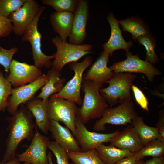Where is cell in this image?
Listing matches in <instances>:
<instances>
[{
  "label": "cell",
  "instance_id": "7",
  "mask_svg": "<svg viewBox=\"0 0 164 164\" xmlns=\"http://www.w3.org/2000/svg\"><path fill=\"white\" fill-rule=\"evenodd\" d=\"M46 9L43 6H40L36 16L27 27L22 38V40L28 42L31 45L32 55L34 65L39 69L43 67L49 68L51 67V60L55 58L54 54L50 56L44 54L41 50V39L42 35L39 31L38 24L39 18Z\"/></svg>",
  "mask_w": 164,
  "mask_h": 164
},
{
  "label": "cell",
  "instance_id": "12",
  "mask_svg": "<svg viewBox=\"0 0 164 164\" xmlns=\"http://www.w3.org/2000/svg\"><path fill=\"white\" fill-rule=\"evenodd\" d=\"M49 138L41 135L36 127L31 143L25 152L17 154L20 162L30 164H49L47 149Z\"/></svg>",
  "mask_w": 164,
  "mask_h": 164
},
{
  "label": "cell",
  "instance_id": "16",
  "mask_svg": "<svg viewBox=\"0 0 164 164\" xmlns=\"http://www.w3.org/2000/svg\"><path fill=\"white\" fill-rule=\"evenodd\" d=\"M109 56L108 52L102 51L83 76V79L99 84L106 83L114 73L107 66Z\"/></svg>",
  "mask_w": 164,
  "mask_h": 164
},
{
  "label": "cell",
  "instance_id": "18",
  "mask_svg": "<svg viewBox=\"0 0 164 164\" xmlns=\"http://www.w3.org/2000/svg\"><path fill=\"white\" fill-rule=\"evenodd\" d=\"M49 131L55 141L67 152L82 151L76 138L67 127L57 121L50 120Z\"/></svg>",
  "mask_w": 164,
  "mask_h": 164
},
{
  "label": "cell",
  "instance_id": "4",
  "mask_svg": "<svg viewBox=\"0 0 164 164\" xmlns=\"http://www.w3.org/2000/svg\"><path fill=\"white\" fill-rule=\"evenodd\" d=\"M52 43L56 51L51 67L61 72L67 63L77 62L85 55L92 53L93 46L89 44H73L63 41L59 36L53 38Z\"/></svg>",
  "mask_w": 164,
  "mask_h": 164
},
{
  "label": "cell",
  "instance_id": "42",
  "mask_svg": "<svg viewBox=\"0 0 164 164\" xmlns=\"http://www.w3.org/2000/svg\"><path fill=\"white\" fill-rule=\"evenodd\" d=\"M24 164H30L28 162H24Z\"/></svg>",
  "mask_w": 164,
  "mask_h": 164
},
{
  "label": "cell",
  "instance_id": "38",
  "mask_svg": "<svg viewBox=\"0 0 164 164\" xmlns=\"http://www.w3.org/2000/svg\"><path fill=\"white\" fill-rule=\"evenodd\" d=\"M145 164H164V158L163 156L158 157H152L147 160Z\"/></svg>",
  "mask_w": 164,
  "mask_h": 164
},
{
  "label": "cell",
  "instance_id": "24",
  "mask_svg": "<svg viewBox=\"0 0 164 164\" xmlns=\"http://www.w3.org/2000/svg\"><path fill=\"white\" fill-rule=\"evenodd\" d=\"M119 23L123 30L129 32L135 41L140 36L151 32L146 23L137 16L121 20Z\"/></svg>",
  "mask_w": 164,
  "mask_h": 164
},
{
  "label": "cell",
  "instance_id": "11",
  "mask_svg": "<svg viewBox=\"0 0 164 164\" xmlns=\"http://www.w3.org/2000/svg\"><path fill=\"white\" fill-rule=\"evenodd\" d=\"M48 75H42L36 80L17 88H12V94L8 99L7 109L11 115L15 113L19 106L26 103L33 99L36 92L45 84L47 80Z\"/></svg>",
  "mask_w": 164,
  "mask_h": 164
},
{
  "label": "cell",
  "instance_id": "2",
  "mask_svg": "<svg viewBox=\"0 0 164 164\" xmlns=\"http://www.w3.org/2000/svg\"><path fill=\"white\" fill-rule=\"evenodd\" d=\"M102 87V85L83 79L81 89L84 96L77 115L84 124L91 119L101 118L108 108V104L100 92Z\"/></svg>",
  "mask_w": 164,
  "mask_h": 164
},
{
  "label": "cell",
  "instance_id": "19",
  "mask_svg": "<svg viewBox=\"0 0 164 164\" xmlns=\"http://www.w3.org/2000/svg\"><path fill=\"white\" fill-rule=\"evenodd\" d=\"M110 142V145L132 153L137 152L144 146L134 128L130 125L120 131Z\"/></svg>",
  "mask_w": 164,
  "mask_h": 164
},
{
  "label": "cell",
  "instance_id": "3",
  "mask_svg": "<svg viewBox=\"0 0 164 164\" xmlns=\"http://www.w3.org/2000/svg\"><path fill=\"white\" fill-rule=\"evenodd\" d=\"M136 75L131 73H114L106 83L108 86L101 88L100 92L108 104L113 105L126 100H132L130 93L132 83Z\"/></svg>",
  "mask_w": 164,
  "mask_h": 164
},
{
  "label": "cell",
  "instance_id": "6",
  "mask_svg": "<svg viewBox=\"0 0 164 164\" xmlns=\"http://www.w3.org/2000/svg\"><path fill=\"white\" fill-rule=\"evenodd\" d=\"M133 102L126 100L114 108H106L99 119L95 123L94 130L103 131L108 124L114 125H132V120L137 116Z\"/></svg>",
  "mask_w": 164,
  "mask_h": 164
},
{
  "label": "cell",
  "instance_id": "25",
  "mask_svg": "<svg viewBox=\"0 0 164 164\" xmlns=\"http://www.w3.org/2000/svg\"><path fill=\"white\" fill-rule=\"evenodd\" d=\"M132 125L144 146L150 142L159 139V135L156 127L146 125L142 117L137 116L132 120Z\"/></svg>",
  "mask_w": 164,
  "mask_h": 164
},
{
  "label": "cell",
  "instance_id": "40",
  "mask_svg": "<svg viewBox=\"0 0 164 164\" xmlns=\"http://www.w3.org/2000/svg\"><path fill=\"white\" fill-rule=\"evenodd\" d=\"M47 156L49 164H53L52 158V154L50 152H49L47 153Z\"/></svg>",
  "mask_w": 164,
  "mask_h": 164
},
{
  "label": "cell",
  "instance_id": "1",
  "mask_svg": "<svg viewBox=\"0 0 164 164\" xmlns=\"http://www.w3.org/2000/svg\"><path fill=\"white\" fill-rule=\"evenodd\" d=\"M32 118V114L23 104L11 117L7 118L9 133L5 140V151L0 164L16 157L15 152L22 141H31L36 127Z\"/></svg>",
  "mask_w": 164,
  "mask_h": 164
},
{
  "label": "cell",
  "instance_id": "27",
  "mask_svg": "<svg viewBox=\"0 0 164 164\" xmlns=\"http://www.w3.org/2000/svg\"><path fill=\"white\" fill-rule=\"evenodd\" d=\"M134 154L139 160L147 156L158 157L163 156L164 154V142L158 139L153 140Z\"/></svg>",
  "mask_w": 164,
  "mask_h": 164
},
{
  "label": "cell",
  "instance_id": "43",
  "mask_svg": "<svg viewBox=\"0 0 164 164\" xmlns=\"http://www.w3.org/2000/svg\"><path fill=\"white\" fill-rule=\"evenodd\" d=\"M73 164V163H71V164Z\"/></svg>",
  "mask_w": 164,
  "mask_h": 164
},
{
  "label": "cell",
  "instance_id": "31",
  "mask_svg": "<svg viewBox=\"0 0 164 164\" xmlns=\"http://www.w3.org/2000/svg\"><path fill=\"white\" fill-rule=\"evenodd\" d=\"M27 0H0V15L8 18L26 2Z\"/></svg>",
  "mask_w": 164,
  "mask_h": 164
},
{
  "label": "cell",
  "instance_id": "37",
  "mask_svg": "<svg viewBox=\"0 0 164 164\" xmlns=\"http://www.w3.org/2000/svg\"><path fill=\"white\" fill-rule=\"evenodd\" d=\"M139 160L134 153L132 155L124 158L114 164H136Z\"/></svg>",
  "mask_w": 164,
  "mask_h": 164
},
{
  "label": "cell",
  "instance_id": "10",
  "mask_svg": "<svg viewBox=\"0 0 164 164\" xmlns=\"http://www.w3.org/2000/svg\"><path fill=\"white\" fill-rule=\"evenodd\" d=\"M75 137L82 152L95 149L104 143L110 142L120 132L116 131L108 133L91 132L87 128L77 115L75 120Z\"/></svg>",
  "mask_w": 164,
  "mask_h": 164
},
{
  "label": "cell",
  "instance_id": "5",
  "mask_svg": "<svg viewBox=\"0 0 164 164\" xmlns=\"http://www.w3.org/2000/svg\"><path fill=\"white\" fill-rule=\"evenodd\" d=\"M92 60L91 57L87 56L81 62L70 63L69 67L74 73L73 77L65 85L60 92L50 97L68 100L81 105L82 100L80 91L83 81V74L84 71L91 64Z\"/></svg>",
  "mask_w": 164,
  "mask_h": 164
},
{
  "label": "cell",
  "instance_id": "14",
  "mask_svg": "<svg viewBox=\"0 0 164 164\" xmlns=\"http://www.w3.org/2000/svg\"><path fill=\"white\" fill-rule=\"evenodd\" d=\"M40 6L36 1L27 0L24 5L9 16L16 35L22 36L27 27L34 19Z\"/></svg>",
  "mask_w": 164,
  "mask_h": 164
},
{
  "label": "cell",
  "instance_id": "13",
  "mask_svg": "<svg viewBox=\"0 0 164 164\" xmlns=\"http://www.w3.org/2000/svg\"><path fill=\"white\" fill-rule=\"evenodd\" d=\"M9 71V73L6 78L14 88L31 83L42 75L40 69L34 65L21 62L15 59L12 61Z\"/></svg>",
  "mask_w": 164,
  "mask_h": 164
},
{
  "label": "cell",
  "instance_id": "36",
  "mask_svg": "<svg viewBox=\"0 0 164 164\" xmlns=\"http://www.w3.org/2000/svg\"><path fill=\"white\" fill-rule=\"evenodd\" d=\"M162 110L159 113V118L157 123V127L159 135L158 139L164 142V112Z\"/></svg>",
  "mask_w": 164,
  "mask_h": 164
},
{
  "label": "cell",
  "instance_id": "32",
  "mask_svg": "<svg viewBox=\"0 0 164 164\" xmlns=\"http://www.w3.org/2000/svg\"><path fill=\"white\" fill-rule=\"evenodd\" d=\"M48 148L55 156L57 164H70L67 152L55 141H49Z\"/></svg>",
  "mask_w": 164,
  "mask_h": 164
},
{
  "label": "cell",
  "instance_id": "21",
  "mask_svg": "<svg viewBox=\"0 0 164 164\" xmlns=\"http://www.w3.org/2000/svg\"><path fill=\"white\" fill-rule=\"evenodd\" d=\"M74 13L69 12H57L50 16V24L54 31L63 41L67 42L70 34Z\"/></svg>",
  "mask_w": 164,
  "mask_h": 164
},
{
  "label": "cell",
  "instance_id": "30",
  "mask_svg": "<svg viewBox=\"0 0 164 164\" xmlns=\"http://www.w3.org/2000/svg\"><path fill=\"white\" fill-rule=\"evenodd\" d=\"M12 86L0 70V113L7 108L8 98L12 94Z\"/></svg>",
  "mask_w": 164,
  "mask_h": 164
},
{
  "label": "cell",
  "instance_id": "17",
  "mask_svg": "<svg viewBox=\"0 0 164 164\" xmlns=\"http://www.w3.org/2000/svg\"><path fill=\"white\" fill-rule=\"evenodd\" d=\"M107 20L110 26L111 33L108 40L102 45L104 50L108 52L110 56L118 50L123 49L126 52L129 51L133 43L131 41L127 42L124 39L119 27V21L111 12L107 16Z\"/></svg>",
  "mask_w": 164,
  "mask_h": 164
},
{
  "label": "cell",
  "instance_id": "35",
  "mask_svg": "<svg viewBox=\"0 0 164 164\" xmlns=\"http://www.w3.org/2000/svg\"><path fill=\"white\" fill-rule=\"evenodd\" d=\"M13 31V25L9 19L0 15V38L9 36Z\"/></svg>",
  "mask_w": 164,
  "mask_h": 164
},
{
  "label": "cell",
  "instance_id": "33",
  "mask_svg": "<svg viewBox=\"0 0 164 164\" xmlns=\"http://www.w3.org/2000/svg\"><path fill=\"white\" fill-rule=\"evenodd\" d=\"M18 50V49L15 47L6 49L0 46V64L3 67L5 71L7 73L9 71V67L13 57Z\"/></svg>",
  "mask_w": 164,
  "mask_h": 164
},
{
  "label": "cell",
  "instance_id": "23",
  "mask_svg": "<svg viewBox=\"0 0 164 164\" xmlns=\"http://www.w3.org/2000/svg\"><path fill=\"white\" fill-rule=\"evenodd\" d=\"M95 149L99 157L106 164H114L120 159L133 154L129 151L104 144Z\"/></svg>",
  "mask_w": 164,
  "mask_h": 164
},
{
  "label": "cell",
  "instance_id": "20",
  "mask_svg": "<svg viewBox=\"0 0 164 164\" xmlns=\"http://www.w3.org/2000/svg\"><path fill=\"white\" fill-rule=\"evenodd\" d=\"M49 99L43 100L34 97L26 104V108L35 119L37 127L46 134H48L49 129L50 120L47 112Z\"/></svg>",
  "mask_w": 164,
  "mask_h": 164
},
{
  "label": "cell",
  "instance_id": "8",
  "mask_svg": "<svg viewBox=\"0 0 164 164\" xmlns=\"http://www.w3.org/2000/svg\"><path fill=\"white\" fill-rule=\"evenodd\" d=\"M78 108L74 102L66 99L50 97L47 106L49 119L63 123L75 138V120Z\"/></svg>",
  "mask_w": 164,
  "mask_h": 164
},
{
  "label": "cell",
  "instance_id": "34",
  "mask_svg": "<svg viewBox=\"0 0 164 164\" xmlns=\"http://www.w3.org/2000/svg\"><path fill=\"white\" fill-rule=\"evenodd\" d=\"M131 89L132 91L137 103L142 109L149 112L148 101L142 91L133 84L132 85Z\"/></svg>",
  "mask_w": 164,
  "mask_h": 164
},
{
  "label": "cell",
  "instance_id": "39",
  "mask_svg": "<svg viewBox=\"0 0 164 164\" xmlns=\"http://www.w3.org/2000/svg\"><path fill=\"white\" fill-rule=\"evenodd\" d=\"M3 164H20V161L16 157Z\"/></svg>",
  "mask_w": 164,
  "mask_h": 164
},
{
  "label": "cell",
  "instance_id": "29",
  "mask_svg": "<svg viewBox=\"0 0 164 164\" xmlns=\"http://www.w3.org/2000/svg\"><path fill=\"white\" fill-rule=\"evenodd\" d=\"M80 0H43V4L51 6L57 12H75Z\"/></svg>",
  "mask_w": 164,
  "mask_h": 164
},
{
  "label": "cell",
  "instance_id": "22",
  "mask_svg": "<svg viewBox=\"0 0 164 164\" xmlns=\"http://www.w3.org/2000/svg\"><path fill=\"white\" fill-rule=\"evenodd\" d=\"M48 79L36 97L43 100L49 99L52 95L60 92L65 85L66 79L60 72L53 67L47 72Z\"/></svg>",
  "mask_w": 164,
  "mask_h": 164
},
{
  "label": "cell",
  "instance_id": "9",
  "mask_svg": "<svg viewBox=\"0 0 164 164\" xmlns=\"http://www.w3.org/2000/svg\"><path fill=\"white\" fill-rule=\"evenodd\" d=\"M125 60L114 63L109 67L114 73H136L145 74L150 82L154 77L161 74V72L151 63L140 59L137 55L126 52Z\"/></svg>",
  "mask_w": 164,
  "mask_h": 164
},
{
  "label": "cell",
  "instance_id": "15",
  "mask_svg": "<svg viewBox=\"0 0 164 164\" xmlns=\"http://www.w3.org/2000/svg\"><path fill=\"white\" fill-rule=\"evenodd\" d=\"M89 14V3L85 0H80L74 13L71 32L69 37V43L82 44L86 37V28Z\"/></svg>",
  "mask_w": 164,
  "mask_h": 164
},
{
  "label": "cell",
  "instance_id": "28",
  "mask_svg": "<svg viewBox=\"0 0 164 164\" xmlns=\"http://www.w3.org/2000/svg\"><path fill=\"white\" fill-rule=\"evenodd\" d=\"M137 40L139 43L144 46L145 49V60L155 65L159 62V59L155 51L156 45L155 39L151 32L140 36Z\"/></svg>",
  "mask_w": 164,
  "mask_h": 164
},
{
  "label": "cell",
  "instance_id": "41",
  "mask_svg": "<svg viewBox=\"0 0 164 164\" xmlns=\"http://www.w3.org/2000/svg\"><path fill=\"white\" fill-rule=\"evenodd\" d=\"M136 164H145V162L142 159L139 160Z\"/></svg>",
  "mask_w": 164,
  "mask_h": 164
},
{
  "label": "cell",
  "instance_id": "26",
  "mask_svg": "<svg viewBox=\"0 0 164 164\" xmlns=\"http://www.w3.org/2000/svg\"><path fill=\"white\" fill-rule=\"evenodd\" d=\"M67 152L68 158L73 164H106L99 157L95 149Z\"/></svg>",
  "mask_w": 164,
  "mask_h": 164
}]
</instances>
